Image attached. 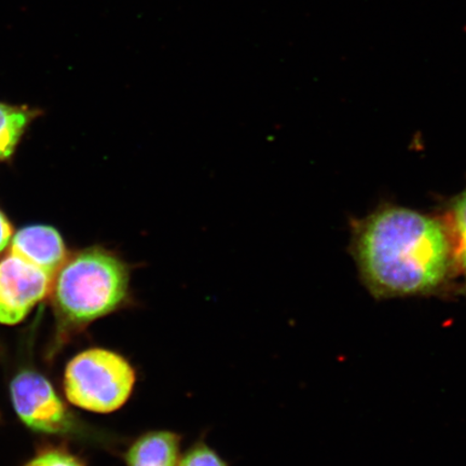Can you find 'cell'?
<instances>
[{
    "mask_svg": "<svg viewBox=\"0 0 466 466\" xmlns=\"http://www.w3.org/2000/svg\"><path fill=\"white\" fill-rule=\"evenodd\" d=\"M354 249L366 281L387 295L433 289L454 259L446 225L403 208H381L364 219Z\"/></svg>",
    "mask_w": 466,
    "mask_h": 466,
    "instance_id": "cell-1",
    "label": "cell"
},
{
    "mask_svg": "<svg viewBox=\"0 0 466 466\" xmlns=\"http://www.w3.org/2000/svg\"><path fill=\"white\" fill-rule=\"evenodd\" d=\"M132 268L115 250L92 247L67 258L54 279L58 319L78 331L132 302Z\"/></svg>",
    "mask_w": 466,
    "mask_h": 466,
    "instance_id": "cell-2",
    "label": "cell"
},
{
    "mask_svg": "<svg viewBox=\"0 0 466 466\" xmlns=\"http://www.w3.org/2000/svg\"><path fill=\"white\" fill-rule=\"evenodd\" d=\"M137 382V370L125 355L96 347L86 349L69 360L63 384L69 403L108 415L127 404Z\"/></svg>",
    "mask_w": 466,
    "mask_h": 466,
    "instance_id": "cell-3",
    "label": "cell"
},
{
    "mask_svg": "<svg viewBox=\"0 0 466 466\" xmlns=\"http://www.w3.org/2000/svg\"><path fill=\"white\" fill-rule=\"evenodd\" d=\"M10 392L17 417L29 429L46 434L71 432L73 417L48 379L23 371L11 382Z\"/></svg>",
    "mask_w": 466,
    "mask_h": 466,
    "instance_id": "cell-4",
    "label": "cell"
},
{
    "mask_svg": "<svg viewBox=\"0 0 466 466\" xmlns=\"http://www.w3.org/2000/svg\"><path fill=\"white\" fill-rule=\"evenodd\" d=\"M54 279L11 254L0 261V324L22 322L49 294Z\"/></svg>",
    "mask_w": 466,
    "mask_h": 466,
    "instance_id": "cell-5",
    "label": "cell"
},
{
    "mask_svg": "<svg viewBox=\"0 0 466 466\" xmlns=\"http://www.w3.org/2000/svg\"><path fill=\"white\" fill-rule=\"evenodd\" d=\"M10 254L54 278L67 259L60 233L50 226H29L17 231L11 240Z\"/></svg>",
    "mask_w": 466,
    "mask_h": 466,
    "instance_id": "cell-6",
    "label": "cell"
},
{
    "mask_svg": "<svg viewBox=\"0 0 466 466\" xmlns=\"http://www.w3.org/2000/svg\"><path fill=\"white\" fill-rule=\"evenodd\" d=\"M182 435L170 430H153L130 442L124 453L126 466H177L182 456Z\"/></svg>",
    "mask_w": 466,
    "mask_h": 466,
    "instance_id": "cell-7",
    "label": "cell"
},
{
    "mask_svg": "<svg viewBox=\"0 0 466 466\" xmlns=\"http://www.w3.org/2000/svg\"><path fill=\"white\" fill-rule=\"evenodd\" d=\"M29 119L26 110L0 103V159L13 155Z\"/></svg>",
    "mask_w": 466,
    "mask_h": 466,
    "instance_id": "cell-8",
    "label": "cell"
},
{
    "mask_svg": "<svg viewBox=\"0 0 466 466\" xmlns=\"http://www.w3.org/2000/svg\"><path fill=\"white\" fill-rule=\"evenodd\" d=\"M450 233L454 258H458L466 278V189L452 203Z\"/></svg>",
    "mask_w": 466,
    "mask_h": 466,
    "instance_id": "cell-9",
    "label": "cell"
},
{
    "mask_svg": "<svg viewBox=\"0 0 466 466\" xmlns=\"http://www.w3.org/2000/svg\"><path fill=\"white\" fill-rule=\"evenodd\" d=\"M177 466H229L206 441H197L180 456Z\"/></svg>",
    "mask_w": 466,
    "mask_h": 466,
    "instance_id": "cell-10",
    "label": "cell"
},
{
    "mask_svg": "<svg viewBox=\"0 0 466 466\" xmlns=\"http://www.w3.org/2000/svg\"><path fill=\"white\" fill-rule=\"evenodd\" d=\"M25 466H86L75 454L66 451L52 450L40 453Z\"/></svg>",
    "mask_w": 466,
    "mask_h": 466,
    "instance_id": "cell-11",
    "label": "cell"
},
{
    "mask_svg": "<svg viewBox=\"0 0 466 466\" xmlns=\"http://www.w3.org/2000/svg\"><path fill=\"white\" fill-rule=\"evenodd\" d=\"M13 227H11L5 215L0 212V253L7 248L11 240H13Z\"/></svg>",
    "mask_w": 466,
    "mask_h": 466,
    "instance_id": "cell-12",
    "label": "cell"
}]
</instances>
